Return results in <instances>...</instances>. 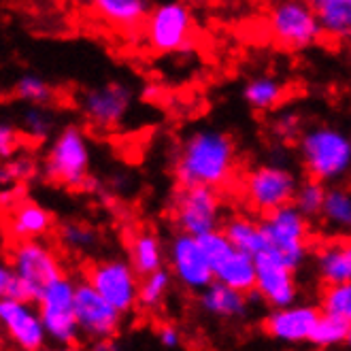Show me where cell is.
<instances>
[{"mask_svg": "<svg viewBox=\"0 0 351 351\" xmlns=\"http://www.w3.org/2000/svg\"><path fill=\"white\" fill-rule=\"evenodd\" d=\"M306 179L339 185L351 177V134L332 123L304 128L296 141Z\"/></svg>", "mask_w": 351, "mask_h": 351, "instance_id": "obj_2", "label": "cell"}, {"mask_svg": "<svg viewBox=\"0 0 351 351\" xmlns=\"http://www.w3.org/2000/svg\"><path fill=\"white\" fill-rule=\"evenodd\" d=\"M200 247L211 264L213 281L232 287L243 294H254L256 290V258L245 254L228 241L223 230H215L198 239Z\"/></svg>", "mask_w": 351, "mask_h": 351, "instance_id": "obj_8", "label": "cell"}, {"mask_svg": "<svg viewBox=\"0 0 351 351\" xmlns=\"http://www.w3.org/2000/svg\"><path fill=\"white\" fill-rule=\"evenodd\" d=\"M308 5H313L317 11L319 9H324V7H330V5H339V3H343V0H306Z\"/></svg>", "mask_w": 351, "mask_h": 351, "instance_id": "obj_42", "label": "cell"}, {"mask_svg": "<svg viewBox=\"0 0 351 351\" xmlns=\"http://www.w3.org/2000/svg\"><path fill=\"white\" fill-rule=\"evenodd\" d=\"M349 332H351V324H347L341 317L328 315L322 311V317L313 330V337H311V341H308V345L315 347V349H322V351L335 349V347L347 345Z\"/></svg>", "mask_w": 351, "mask_h": 351, "instance_id": "obj_28", "label": "cell"}, {"mask_svg": "<svg viewBox=\"0 0 351 351\" xmlns=\"http://www.w3.org/2000/svg\"><path fill=\"white\" fill-rule=\"evenodd\" d=\"M254 296H258L271 308H285L298 300L296 273L273 250H266L256 258Z\"/></svg>", "mask_w": 351, "mask_h": 351, "instance_id": "obj_15", "label": "cell"}, {"mask_svg": "<svg viewBox=\"0 0 351 351\" xmlns=\"http://www.w3.org/2000/svg\"><path fill=\"white\" fill-rule=\"evenodd\" d=\"M24 132L30 134L32 138H45L51 128H53V119L43 107H28L22 119Z\"/></svg>", "mask_w": 351, "mask_h": 351, "instance_id": "obj_36", "label": "cell"}, {"mask_svg": "<svg viewBox=\"0 0 351 351\" xmlns=\"http://www.w3.org/2000/svg\"><path fill=\"white\" fill-rule=\"evenodd\" d=\"M134 105V90L126 81H107L81 94L79 107L84 117L98 130L119 128Z\"/></svg>", "mask_w": 351, "mask_h": 351, "instance_id": "obj_11", "label": "cell"}, {"mask_svg": "<svg viewBox=\"0 0 351 351\" xmlns=\"http://www.w3.org/2000/svg\"><path fill=\"white\" fill-rule=\"evenodd\" d=\"M128 262L136 271L138 277H147L160 268H164L167 260V250L154 230H141L130 239L128 245Z\"/></svg>", "mask_w": 351, "mask_h": 351, "instance_id": "obj_25", "label": "cell"}, {"mask_svg": "<svg viewBox=\"0 0 351 351\" xmlns=\"http://www.w3.org/2000/svg\"><path fill=\"white\" fill-rule=\"evenodd\" d=\"M45 177L73 190H86L90 183V143L79 126L62 130L45 158Z\"/></svg>", "mask_w": 351, "mask_h": 351, "instance_id": "obj_5", "label": "cell"}, {"mask_svg": "<svg viewBox=\"0 0 351 351\" xmlns=\"http://www.w3.org/2000/svg\"><path fill=\"white\" fill-rule=\"evenodd\" d=\"M36 175V162L32 158H17L9 160L7 164L0 167V185H9V183H22L28 181Z\"/></svg>", "mask_w": 351, "mask_h": 351, "instance_id": "obj_34", "label": "cell"}, {"mask_svg": "<svg viewBox=\"0 0 351 351\" xmlns=\"http://www.w3.org/2000/svg\"><path fill=\"white\" fill-rule=\"evenodd\" d=\"M13 279H15L13 268H7L3 262H0V300L9 298V290L13 285Z\"/></svg>", "mask_w": 351, "mask_h": 351, "instance_id": "obj_40", "label": "cell"}, {"mask_svg": "<svg viewBox=\"0 0 351 351\" xmlns=\"http://www.w3.org/2000/svg\"><path fill=\"white\" fill-rule=\"evenodd\" d=\"M319 308L328 315H335L351 324V283L328 285L324 287Z\"/></svg>", "mask_w": 351, "mask_h": 351, "instance_id": "obj_32", "label": "cell"}, {"mask_svg": "<svg viewBox=\"0 0 351 351\" xmlns=\"http://www.w3.org/2000/svg\"><path fill=\"white\" fill-rule=\"evenodd\" d=\"M0 326L7 330L11 341L22 351H40L45 345L47 332L38 308L30 302L0 300Z\"/></svg>", "mask_w": 351, "mask_h": 351, "instance_id": "obj_18", "label": "cell"}, {"mask_svg": "<svg viewBox=\"0 0 351 351\" xmlns=\"http://www.w3.org/2000/svg\"><path fill=\"white\" fill-rule=\"evenodd\" d=\"M345 347H349V349H351V332H349V339H347V345H345Z\"/></svg>", "mask_w": 351, "mask_h": 351, "instance_id": "obj_44", "label": "cell"}, {"mask_svg": "<svg viewBox=\"0 0 351 351\" xmlns=\"http://www.w3.org/2000/svg\"><path fill=\"white\" fill-rule=\"evenodd\" d=\"M266 28L275 45L287 51L311 49L324 36L317 9L306 0H271L266 9Z\"/></svg>", "mask_w": 351, "mask_h": 351, "instance_id": "obj_3", "label": "cell"}, {"mask_svg": "<svg viewBox=\"0 0 351 351\" xmlns=\"http://www.w3.org/2000/svg\"><path fill=\"white\" fill-rule=\"evenodd\" d=\"M326 192H328V185L315 181V179H304L300 181L296 196H294V206L296 209L311 221V219H319L322 209H324V202H326Z\"/></svg>", "mask_w": 351, "mask_h": 351, "instance_id": "obj_30", "label": "cell"}, {"mask_svg": "<svg viewBox=\"0 0 351 351\" xmlns=\"http://www.w3.org/2000/svg\"><path fill=\"white\" fill-rule=\"evenodd\" d=\"M221 230L237 250L250 254L252 258H258L266 250H271V245H268V241H266V234L262 230L260 221H254L250 217L234 215L223 223Z\"/></svg>", "mask_w": 351, "mask_h": 351, "instance_id": "obj_26", "label": "cell"}, {"mask_svg": "<svg viewBox=\"0 0 351 351\" xmlns=\"http://www.w3.org/2000/svg\"><path fill=\"white\" fill-rule=\"evenodd\" d=\"M15 96L19 100L30 102L32 107H45V105H49V102L53 100V88L40 75L26 73V75H22V77L17 79Z\"/></svg>", "mask_w": 351, "mask_h": 351, "instance_id": "obj_31", "label": "cell"}, {"mask_svg": "<svg viewBox=\"0 0 351 351\" xmlns=\"http://www.w3.org/2000/svg\"><path fill=\"white\" fill-rule=\"evenodd\" d=\"M173 275L167 266L160 268V271L141 277V285H138V304L147 311H156L164 302H167L171 287H173Z\"/></svg>", "mask_w": 351, "mask_h": 351, "instance_id": "obj_27", "label": "cell"}, {"mask_svg": "<svg viewBox=\"0 0 351 351\" xmlns=\"http://www.w3.org/2000/svg\"><path fill=\"white\" fill-rule=\"evenodd\" d=\"M24 196V190L22 188H9V190H0V209H5V211H11L15 209V206L26 200L22 198Z\"/></svg>", "mask_w": 351, "mask_h": 351, "instance_id": "obj_39", "label": "cell"}, {"mask_svg": "<svg viewBox=\"0 0 351 351\" xmlns=\"http://www.w3.org/2000/svg\"><path fill=\"white\" fill-rule=\"evenodd\" d=\"M237 143L232 134L204 126L185 136L173 156V175L179 188L219 190L237 173Z\"/></svg>", "mask_w": 351, "mask_h": 351, "instance_id": "obj_1", "label": "cell"}, {"mask_svg": "<svg viewBox=\"0 0 351 351\" xmlns=\"http://www.w3.org/2000/svg\"><path fill=\"white\" fill-rule=\"evenodd\" d=\"M322 317V308L315 304H292L273 308L262 322L264 335L283 345H308L313 330Z\"/></svg>", "mask_w": 351, "mask_h": 351, "instance_id": "obj_17", "label": "cell"}, {"mask_svg": "<svg viewBox=\"0 0 351 351\" xmlns=\"http://www.w3.org/2000/svg\"><path fill=\"white\" fill-rule=\"evenodd\" d=\"M75 290L77 283H73L69 277H62L51 283L36 302L47 337L62 347H73L79 337L75 317Z\"/></svg>", "mask_w": 351, "mask_h": 351, "instance_id": "obj_10", "label": "cell"}, {"mask_svg": "<svg viewBox=\"0 0 351 351\" xmlns=\"http://www.w3.org/2000/svg\"><path fill=\"white\" fill-rule=\"evenodd\" d=\"M13 273L19 281H24L36 296V302L51 283L66 277L62 273L60 260L47 245L38 241L17 243L11 256Z\"/></svg>", "mask_w": 351, "mask_h": 351, "instance_id": "obj_14", "label": "cell"}, {"mask_svg": "<svg viewBox=\"0 0 351 351\" xmlns=\"http://www.w3.org/2000/svg\"><path fill=\"white\" fill-rule=\"evenodd\" d=\"M171 217L177 232L196 239L221 230V200L217 190L179 188L171 200Z\"/></svg>", "mask_w": 351, "mask_h": 351, "instance_id": "obj_9", "label": "cell"}, {"mask_svg": "<svg viewBox=\"0 0 351 351\" xmlns=\"http://www.w3.org/2000/svg\"><path fill=\"white\" fill-rule=\"evenodd\" d=\"M66 351H84V349H79V347L73 345V347H66Z\"/></svg>", "mask_w": 351, "mask_h": 351, "instance_id": "obj_43", "label": "cell"}, {"mask_svg": "<svg viewBox=\"0 0 351 351\" xmlns=\"http://www.w3.org/2000/svg\"><path fill=\"white\" fill-rule=\"evenodd\" d=\"M92 351H117L115 339H100L92 343Z\"/></svg>", "mask_w": 351, "mask_h": 351, "instance_id": "obj_41", "label": "cell"}, {"mask_svg": "<svg viewBox=\"0 0 351 351\" xmlns=\"http://www.w3.org/2000/svg\"><path fill=\"white\" fill-rule=\"evenodd\" d=\"M285 96H287V84L273 73L254 75L241 88L243 102L256 113L275 111L285 100Z\"/></svg>", "mask_w": 351, "mask_h": 351, "instance_id": "obj_23", "label": "cell"}, {"mask_svg": "<svg viewBox=\"0 0 351 351\" xmlns=\"http://www.w3.org/2000/svg\"><path fill=\"white\" fill-rule=\"evenodd\" d=\"M302 132H304L302 117H300V113H296L292 109H285V111L277 113V117L273 119V134L279 141H298Z\"/></svg>", "mask_w": 351, "mask_h": 351, "instance_id": "obj_35", "label": "cell"}, {"mask_svg": "<svg viewBox=\"0 0 351 351\" xmlns=\"http://www.w3.org/2000/svg\"><path fill=\"white\" fill-rule=\"evenodd\" d=\"M319 223L332 239H351V185H328Z\"/></svg>", "mask_w": 351, "mask_h": 351, "instance_id": "obj_22", "label": "cell"}, {"mask_svg": "<svg viewBox=\"0 0 351 351\" xmlns=\"http://www.w3.org/2000/svg\"><path fill=\"white\" fill-rule=\"evenodd\" d=\"M143 38L156 53H188L194 47L192 9L183 0H160L143 24Z\"/></svg>", "mask_w": 351, "mask_h": 351, "instance_id": "obj_4", "label": "cell"}, {"mask_svg": "<svg viewBox=\"0 0 351 351\" xmlns=\"http://www.w3.org/2000/svg\"><path fill=\"white\" fill-rule=\"evenodd\" d=\"M198 306L204 315L213 319L234 322L243 319L250 311V296L237 292L219 281H213L198 294Z\"/></svg>", "mask_w": 351, "mask_h": 351, "instance_id": "obj_20", "label": "cell"}, {"mask_svg": "<svg viewBox=\"0 0 351 351\" xmlns=\"http://www.w3.org/2000/svg\"><path fill=\"white\" fill-rule=\"evenodd\" d=\"M7 228H9V234L17 239V243L36 241L49 232L51 215L40 204L32 200H22L15 209L9 211Z\"/></svg>", "mask_w": 351, "mask_h": 351, "instance_id": "obj_24", "label": "cell"}, {"mask_svg": "<svg viewBox=\"0 0 351 351\" xmlns=\"http://www.w3.org/2000/svg\"><path fill=\"white\" fill-rule=\"evenodd\" d=\"M88 5L100 22L115 30L132 32L143 28L156 3L154 0H88Z\"/></svg>", "mask_w": 351, "mask_h": 351, "instance_id": "obj_19", "label": "cell"}, {"mask_svg": "<svg viewBox=\"0 0 351 351\" xmlns=\"http://www.w3.org/2000/svg\"><path fill=\"white\" fill-rule=\"evenodd\" d=\"M260 226L271 250L277 252L294 273H298L311 256V250H308V237H311L308 219L294 204H287L283 209L264 215Z\"/></svg>", "mask_w": 351, "mask_h": 351, "instance_id": "obj_7", "label": "cell"}, {"mask_svg": "<svg viewBox=\"0 0 351 351\" xmlns=\"http://www.w3.org/2000/svg\"><path fill=\"white\" fill-rule=\"evenodd\" d=\"M158 341L164 349H177L181 347L183 343V337H181V330L173 324H164L160 330H158Z\"/></svg>", "mask_w": 351, "mask_h": 351, "instance_id": "obj_38", "label": "cell"}, {"mask_svg": "<svg viewBox=\"0 0 351 351\" xmlns=\"http://www.w3.org/2000/svg\"><path fill=\"white\" fill-rule=\"evenodd\" d=\"M324 36L335 40H351V0L330 5L317 11Z\"/></svg>", "mask_w": 351, "mask_h": 351, "instance_id": "obj_29", "label": "cell"}, {"mask_svg": "<svg viewBox=\"0 0 351 351\" xmlns=\"http://www.w3.org/2000/svg\"><path fill=\"white\" fill-rule=\"evenodd\" d=\"M75 317L79 332H84L92 341H100L115 339L121 328L123 315L102 298L88 281H84L77 283L75 290Z\"/></svg>", "mask_w": 351, "mask_h": 351, "instance_id": "obj_16", "label": "cell"}, {"mask_svg": "<svg viewBox=\"0 0 351 351\" xmlns=\"http://www.w3.org/2000/svg\"><path fill=\"white\" fill-rule=\"evenodd\" d=\"M315 275L328 285L351 283V239H332L315 254Z\"/></svg>", "mask_w": 351, "mask_h": 351, "instance_id": "obj_21", "label": "cell"}, {"mask_svg": "<svg viewBox=\"0 0 351 351\" xmlns=\"http://www.w3.org/2000/svg\"><path fill=\"white\" fill-rule=\"evenodd\" d=\"M60 239L66 247H71L73 252H84L96 245L98 237L96 230H92L90 226L79 223V221H69L60 228Z\"/></svg>", "mask_w": 351, "mask_h": 351, "instance_id": "obj_33", "label": "cell"}, {"mask_svg": "<svg viewBox=\"0 0 351 351\" xmlns=\"http://www.w3.org/2000/svg\"><path fill=\"white\" fill-rule=\"evenodd\" d=\"M167 260L173 279L183 290L200 294L206 285L213 283L211 264L196 237L175 232L167 247Z\"/></svg>", "mask_w": 351, "mask_h": 351, "instance_id": "obj_13", "label": "cell"}, {"mask_svg": "<svg viewBox=\"0 0 351 351\" xmlns=\"http://www.w3.org/2000/svg\"><path fill=\"white\" fill-rule=\"evenodd\" d=\"M298 185V175L290 167L258 164L243 179V196L252 211L268 215L292 204Z\"/></svg>", "mask_w": 351, "mask_h": 351, "instance_id": "obj_6", "label": "cell"}, {"mask_svg": "<svg viewBox=\"0 0 351 351\" xmlns=\"http://www.w3.org/2000/svg\"><path fill=\"white\" fill-rule=\"evenodd\" d=\"M94 290L113 304L121 315L130 313L138 304V285L141 279L128 260H102L88 268L86 279Z\"/></svg>", "mask_w": 351, "mask_h": 351, "instance_id": "obj_12", "label": "cell"}, {"mask_svg": "<svg viewBox=\"0 0 351 351\" xmlns=\"http://www.w3.org/2000/svg\"><path fill=\"white\" fill-rule=\"evenodd\" d=\"M19 147V132L7 121H0V158H11Z\"/></svg>", "mask_w": 351, "mask_h": 351, "instance_id": "obj_37", "label": "cell"}]
</instances>
